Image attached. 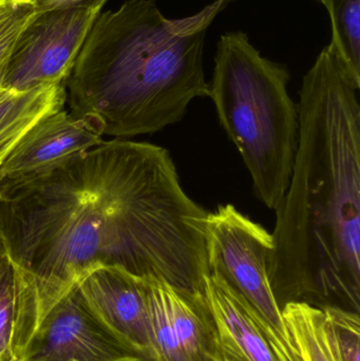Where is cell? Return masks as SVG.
Listing matches in <instances>:
<instances>
[{"mask_svg": "<svg viewBox=\"0 0 360 361\" xmlns=\"http://www.w3.org/2000/svg\"><path fill=\"white\" fill-rule=\"evenodd\" d=\"M331 21L329 46L360 82V0H321Z\"/></svg>", "mask_w": 360, "mask_h": 361, "instance_id": "cell-14", "label": "cell"}, {"mask_svg": "<svg viewBox=\"0 0 360 361\" xmlns=\"http://www.w3.org/2000/svg\"><path fill=\"white\" fill-rule=\"evenodd\" d=\"M11 361H23V360H11ZM122 361H142V360H139V358L130 357V358H127V360H122Z\"/></svg>", "mask_w": 360, "mask_h": 361, "instance_id": "cell-20", "label": "cell"}, {"mask_svg": "<svg viewBox=\"0 0 360 361\" xmlns=\"http://www.w3.org/2000/svg\"><path fill=\"white\" fill-rule=\"evenodd\" d=\"M35 13L31 0H0V92L17 38Z\"/></svg>", "mask_w": 360, "mask_h": 361, "instance_id": "cell-16", "label": "cell"}, {"mask_svg": "<svg viewBox=\"0 0 360 361\" xmlns=\"http://www.w3.org/2000/svg\"><path fill=\"white\" fill-rule=\"evenodd\" d=\"M274 248L272 233L232 204L209 212V273L221 278L253 312L285 361H302L268 277Z\"/></svg>", "mask_w": 360, "mask_h": 361, "instance_id": "cell-5", "label": "cell"}, {"mask_svg": "<svg viewBox=\"0 0 360 361\" xmlns=\"http://www.w3.org/2000/svg\"><path fill=\"white\" fill-rule=\"evenodd\" d=\"M10 255H8V246H6V241L4 237L0 233V274L4 271V269L10 264Z\"/></svg>", "mask_w": 360, "mask_h": 361, "instance_id": "cell-19", "label": "cell"}, {"mask_svg": "<svg viewBox=\"0 0 360 361\" xmlns=\"http://www.w3.org/2000/svg\"><path fill=\"white\" fill-rule=\"evenodd\" d=\"M146 282L156 361H222L204 296H192L154 278Z\"/></svg>", "mask_w": 360, "mask_h": 361, "instance_id": "cell-7", "label": "cell"}, {"mask_svg": "<svg viewBox=\"0 0 360 361\" xmlns=\"http://www.w3.org/2000/svg\"><path fill=\"white\" fill-rule=\"evenodd\" d=\"M283 314L302 361H337L330 347L321 309L290 302L283 307Z\"/></svg>", "mask_w": 360, "mask_h": 361, "instance_id": "cell-13", "label": "cell"}, {"mask_svg": "<svg viewBox=\"0 0 360 361\" xmlns=\"http://www.w3.org/2000/svg\"><path fill=\"white\" fill-rule=\"evenodd\" d=\"M130 357L93 317L75 286L49 312L16 360L122 361Z\"/></svg>", "mask_w": 360, "mask_h": 361, "instance_id": "cell-9", "label": "cell"}, {"mask_svg": "<svg viewBox=\"0 0 360 361\" xmlns=\"http://www.w3.org/2000/svg\"><path fill=\"white\" fill-rule=\"evenodd\" d=\"M36 12L66 8V6H82L88 4H101L105 6L109 0H31Z\"/></svg>", "mask_w": 360, "mask_h": 361, "instance_id": "cell-18", "label": "cell"}, {"mask_svg": "<svg viewBox=\"0 0 360 361\" xmlns=\"http://www.w3.org/2000/svg\"><path fill=\"white\" fill-rule=\"evenodd\" d=\"M315 1L321 2V0H315Z\"/></svg>", "mask_w": 360, "mask_h": 361, "instance_id": "cell-21", "label": "cell"}, {"mask_svg": "<svg viewBox=\"0 0 360 361\" xmlns=\"http://www.w3.org/2000/svg\"><path fill=\"white\" fill-rule=\"evenodd\" d=\"M359 91L329 44L302 78L297 152L268 265L281 309L360 313Z\"/></svg>", "mask_w": 360, "mask_h": 361, "instance_id": "cell-2", "label": "cell"}, {"mask_svg": "<svg viewBox=\"0 0 360 361\" xmlns=\"http://www.w3.org/2000/svg\"><path fill=\"white\" fill-rule=\"evenodd\" d=\"M103 141L89 121L63 109L38 123L0 165V188L42 177Z\"/></svg>", "mask_w": 360, "mask_h": 361, "instance_id": "cell-10", "label": "cell"}, {"mask_svg": "<svg viewBox=\"0 0 360 361\" xmlns=\"http://www.w3.org/2000/svg\"><path fill=\"white\" fill-rule=\"evenodd\" d=\"M103 8L88 4L36 12L17 38L2 89L27 91L66 84Z\"/></svg>", "mask_w": 360, "mask_h": 361, "instance_id": "cell-6", "label": "cell"}, {"mask_svg": "<svg viewBox=\"0 0 360 361\" xmlns=\"http://www.w3.org/2000/svg\"><path fill=\"white\" fill-rule=\"evenodd\" d=\"M204 298L222 361H285L247 303L215 274L205 277Z\"/></svg>", "mask_w": 360, "mask_h": 361, "instance_id": "cell-11", "label": "cell"}, {"mask_svg": "<svg viewBox=\"0 0 360 361\" xmlns=\"http://www.w3.org/2000/svg\"><path fill=\"white\" fill-rule=\"evenodd\" d=\"M236 0L167 18L156 0L101 11L66 82L70 112L116 139L180 122L197 97H209L203 67L207 30Z\"/></svg>", "mask_w": 360, "mask_h": 361, "instance_id": "cell-3", "label": "cell"}, {"mask_svg": "<svg viewBox=\"0 0 360 361\" xmlns=\"http://www.w3.org/2000/svg\"><path fill=\"white\" fill-rule=\"evenodd\" d=\"M330 347L337 361H360V316L340 307L321 309Z\"/></svg>", "mask_w": 360, "mask_h": 361, "instance_id": "cell-15", "label": "cell"}, {"mask_svg": "<svg viewBox=\"0 0 360 361\" xmlns=\"http://www.w3.org/2000/svg\"><path fill=\"white\" fill-rule=\"evenodd\" d=\"M17 284L12 262L0 274V361L13 360Z\"/></svg>", "mask_w": 360, "mask_h": 361, "instance_id": "cell-17", "label": "cell"}, {"mask_svg": "<svg viewBox=\"0 0 360 361\" xmlns=\"http://www.w3.org/2000/svg\"><path fill=\"white\" fill-rule=\"evenodd\" d=\"M213 63L209 97L220 124L240 152L258 199L276 210L289 187L299 133L289 68L263 56L243 31L220 36Z\"/></svg>", "mask_w": 360, "mask_h": 361, "instance_id": "cell-4", "label": "cell"}, {"mask_svg": "<svg viewBox=\"0 0 360 361\" xmlns=\"http://www.w3.org/2000/svg\"><path fill=\"white\" fill-rule=\"evenodd\" d=\"M66 84L49 85L27 91L0 92V165L44 118L63 109Z\"/></svg>", "mask_w": 360, "mask_h": 361, "instance_id": "cell-12", "label": "cell"}, {"mask_svg": "<svg viewBox=\"0 0 360 361\" xmlns=\"http://www.w3.org/2000/svg\"><path fill=\"white\" fill-rule=\"evenodd\" d=\"M76 286L93 317L125 351L142 361H156L146 279L120 267H101Z\"/></svg>", "mask_w": 360, "mask_h": 361, "instance_id": "cell-8", "label": "cell"}, {"mask_svg": "<svg viewBox=\"0 0 360 361\" xmlns=\"http://www.w3.org/2000/svg\"><path fill=\"white\" fill-rule=\"evenodd\" d=\"M204 216L168 150L129 140L103 141L42 177L0 188V233L17 282L15 349L99 267L179 283L198 256Z\"/></svg>", "mask_w": 360, "mask_h": 361, "instance_id": "cell-1", "label": "cell"}]
</instances>
